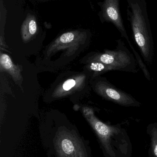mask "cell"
<instances>
[{
	"label": "cell",
	"mask_w": 157,
	"mask_h": 157,
	"mask_svg": "<svg viewBox=\"0 0 157 157\" xmlns=\"http://www.w3.org/2000/svg\"><path fill=\"white\" fill-rule=\"evenodd\" d=\"M127 19L134 38L145 61L150 64L154 56V42L146 0H127Z\"/></svg>",
	"instance_id": "1"
},
{
	"label": "cell",
	"mask_w": 157,
	"mask_h": 157,
	"mask_svg": "<svg viewBox=\"0 0 157 157\" xmlns=\"http://www.w3.org/2000/svg\"><path fill=\"white\" fill-rule=\"evenodd\" d=\"M83 113L99 138L106 153L110 157H117L112 142L116 147H118L117 145L120 144L119 141L121 140L117 139H124V133L121 129L117 126L108 125L100 121L95 116L93 110L90 108H84Z\"/></svg>",
	"instance_id": "2"
},
{
	"label": "cell",
	"mask_w": 157,
	"mask_h": 157,
	"mask_svg": "<svg viewBox=\"0 0 157 157\" xmlns=\"http://www.w3.org/2000/svg\"><path fill=\"white\" fill-rule=\"evenodd\" d=\"M54 144L59 157H87L81 140L73 132L61 130L56 135Z\"/></svg>",
	"instance_id": "3"
},
{
	"label": "cell",
	"mask_w": 157,
	"mask_h": 157,
	"mask_svg": "<svg viewBox=\"0 0 157 157\" xmlns=\"http://www.w3.org/2000/svg\"><path fill=\"white\" fill-rule=\"evenodd\" d=\"M93 61L99 62L110 66L114 71L135 72V62L133 55L127 50H106L94 57Z\"/></svg>",
	"instance_id": "4"
},
{
	"label": "cell",
	"mask_w": 157,
	"mask_h": 157,
	"mask_svg": "<svg viewBox=\"0 0 157 157\" xmlns=\"http://www.w3.org/2000/svg\"><path fill=\"white\" fill-rule=\"evenodd\" d=\"M100 17L102 22L111 23L118 29L122 36L126 39L130 47L131 43L125 29L120 9V0H105L100 4Z\"/></svg>",
	"instance_id": "5"
},
{
	"label": "cell",
	"mask_w": 157,
	"mask_h": 157,
	"mask_svg": "<svg viewBox=\"0 0 157 157\" xmlns=\"http://www.w3.org/2000/svg\"><path fill=\"white\" fill-rule=\"evenodd\" d=\"M97 92L108 100L125 107L139 106L140 103L133 97L106 81H100L96 86Z\"/></svg>",
	"instance_id": "6"
},
{
	"label": "cell",
	"mask_w": 157,
	"mask_h": 157,
	"mask_svg": "<svg viewBox=\"0 0 157 157\" xmlns=\"http://www.w3.org/2000/svg\"><path fill=\"white\" fill-rule=\"evenodd\" d=\"M0 63L1 69L9 73L16 81H18L21 78L20 69L13 63L10 57L7 54L1 53Z\"/></svg>",
	"instance_id": "7"
},
{
	"label": "cell",
	"mask_w": 157,
	"mask_h": 157,
	"mask_svg": "<svg viewBox=\"0 0 157 157\" xmlns=\"http://www.w3.org/2000/svg\"><path fill=\"white\" fill-rule=\"evenodd\" d=\"M37 29V22L34 18H28L22 27V36L25 41L29 40L36 34Z\"/></svg>",
	"instance_id": "8"
},
{
	"label": "cell",
	"mask_w": 157,
	"mask_h": 157,
	"mask_svg": "<svg viewBox=\"0 0 157 157\" xmlns=\"http://www.w3.org/2000/svg\"><path fill=\"white\" fill-rule=\"evenodd\" d=\"M89 69L97 73H102L110 71H114L110 66L99 62L92 61L89 65Z\"/></svg>",
	"instance_id": "9"
},
{
	"label": "cell",
	"mask_w": 157,
	"mask_h": 157,
	"mask_svg": "<svg viewBox=\"0 0 157 157\" xmlns=\"http://www.w3.org/2000/svg\"><path fill=\"white\" fill-rule=\"evenodd\" d=\"M76 34L74 32H70L64 33L55 42L54 46H58L61 45L69 44L76 39Z\"/></svg>",
	"instance_id": "10"
},
{
	"label": "cell",
	"mask_w": 157,
	"mask_h": 157,
	"mask_svg": "<svg viewBox=\"0 0 157 157\" xmlns=\"http://www.w3.org/2000/svg\"><path fill=\"white\" fill-rule=\"evenodd\" d=\"M80 83V82L79 83L77 81V78L76 79L74 78H69L65 81L57 94H59L60 93L61 94L62 93H66L67 91H70L74 87L76 86L77 85H79Z\"/></svg>",
	"instance_id": "11"
},
{
	"label": "cell",
	"mask_w": 157,
	"mask_h": 157,
	"mask_svg": "<svg viewBox=\"0 0 157 157\" xmlns=\"http://www.w3.org/2000/svg\"><path fill=\"white\" fill-rule=\"evenodd\" d=\"M151 147L154 157H157V128L154 127L151 132Z\"/></svg>",
	"instance_id": "12"
}]
</instances>
